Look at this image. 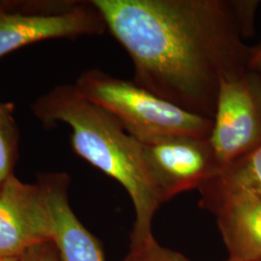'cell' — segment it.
<instances>
[{"instance_id": "cell-3", "label": "cell", "mask_w": 261, "mask_h": 261, "mask_svg": "<svg viewBox=\"0 0 261 261\" xmlns=\"http://www.w3.org/2000/svg\"><path fill=\"white\" fill-rule=\"evenodd\" d=\"M76 90L121 123L140 143L174 137L209 139L213 120L187 112L135 84L92 69L80 75Z\"/></svg>"}, {"instance_id": "cell-7", "label": "cell", "mask_w": 261, "mask_h": 261, "mask_svg": "<svg viewBox=\"0 0 261 261\" xmlns=\"http://www.w3.org/2000/svg\"><path fill=\"white\" fill-rule=\"evenodd\" d=\"M141 144L165 202L181 193L198 190L222 171L209 139L174 137Z\"/></svg>"}, {"instance_id": "cell-13", "label": "cell", "mask_w": 261, "mask_h": 261, "mask_svg": "<svg viewBox=\"0 0 261 261\" xmlns=\"http://www.w3.org/2000/svg\"><path fill=\"white\" fill-rule=\"evenodd\" d=\"M19 261H59V256L56 245L53 241H48L29 249Z\"/></svg>"}, {"instance_id": "cell-9", "label": "cell", "mask_w": 261, "mask_h": 261, "mask_svg": "<svg viewBox=\"0 0 261 261\" xmlns=\"http://www.w3.org/2000/svg\"><path fill=\"white\" fill-rule=\"evenodd\" d=\"M70 179L65 173L39 176L59 261H105L99 241L75 216L69 202Z\"/></svg>"}, {"instance_id": "cell-4", "label": "cell", "mask_w": 261, "mask_h": 261, "mask_svg": "<svg viewBox=\"0 0 261 261\" xmlns=\"http://www.w3.org/2000/svg\"><path fill=\"white\" fill-rule=\"evenodd\" d=\"M106 30L92 1H0V58L43 40L102 35Z\"/></svg>"}, {"instance_id": "cell-5", "label": "cell", "mask_w": 261, "mask_h": 261, "mask_svg": "<svg viewBox=\"0 0 261 261\" xmlns=\"http://www.w3.org/2000/svg\"><path fill=\"white\" fill-rule=\"evenodd\" d=\"M223 170L261 146V75L248 69L221 82L209 138Z\"/></svg>"}, {"instance_id": "cell-15", "label": "cell", "mask_w": 261, "mask_h": 261, "mask_svg": "<svg viewBox=\"0 0 261 261\" xmlns=\"http://www.w3.org/2000/svg\"><path fill=\"white\" fill-rule=\"evenodd\" d=\"M20 258H11V257H0V261H19Z\"/></svg>"}, {"instance_id": "cell-8", "label": "cell", "mask_w": 261, "mask_h": 261, "mask_svg": "<svg viewBox=\"0 0 261 261\" xmlns=\"http://www.w3.org/2000/svg\"><path fill=\"white\" fill-rule=\"evenodd\" d=\"M48 241L51 226L42 187L13 174L0 189V257L20 258Z\"/></svg>"}, {"instance_id": "cell-14", "label": "cell", "mask_w": 261, "mask_h": 261, "mask_svg": "<svg viewBox=\"0 0 261 261\" xmlns=\"http://www.w3.org/2000/svg\"><path fill=\"white\" fill-rule=\"evenodd\" d=\"M248 68L261 75V43L255 47H252Z\"/></svg>"}, {"instance_id": "cell-10", "label": "cell", "mask_w": 261, "mask_h": 261, "mask_svg": "<svg viewBox=\"0 0 261 261\" xmlns=\"http://www.w3.org/2000/svg\"><path fill=\"white\" fill-rule=\"evenodd\" d=\"M12 103L0 101V189L14 174L17 161L19 133Z\"/></svg>"}, {"instance_id": "cell-11", "label": "cell", "mask_w": 261, "mask_h": 261, "mask_svg": "<svg viewBox=\"0 0 261 261\" xmlns=\"http://www.w3.org/2000/svg\"><path fill=\"white\" fill-rule=\"evenodd\" d=\"M122 261H192L179 252L162 247L154 236L135 240L130 239V251ZM226 261L236 260L229 258ZM261 261V260H254Z\"/></svg>"}, {"instance_id": "cell-12", "label": "cell", "mask_w": 261, "mask_h": 261, "mask_svg": "<svg viewBox=\"0 0 261 261\" xmlns=\"http://www.w3.org/2000/svg\"><path fill=\"white\" fill-rule=\"evenodd\" d=\"M231 173L261 196V146L228 168Z\"/></svg>"}, {"instance_id": "cell-2", "label": "cell", "mask_w": 261, "mask_h": 261, "mask_svg": "<svg viewBox=\"0 0 261 261\" xmlns=\"http://www.w3.org/2000/svg\"><path fill=\"white\" fill-rule=\"evenodd\" d=\"M31 110L45 126L67 124L72 130L71 143L75 153L128 192L136 214L130 239L152 236L153 218L165 199L140 141L112 113L84 97L75 85L51 89L38 98Z\"/></svg>"}, {"instance_id": "cell-1", "label": "cell", "mask_w": 261, "mask_h": 261, "mask_svg": "<svg viewBox=\"0 0 261 261\" xmlns=\"http://www.w3.org/2000/svg\"><path fill=\"white\" fill-rule=\"evenodd\" d=\"M134 65L133 82L214 119L221 82L248 70L255 0H91Z\"/></svg>"}, {"instance_id": "cell-6", "label": "cell", "mask_w": 261, "mask_h": 261, "mask_svg": "<svg viewBox=\"0 0 261 261\" xmlns=\"http://www.w3.org/2000/svg\"><path fill=\"white\" fill-rule=\"evenodd\" d=\"M198 191L199 205L216 217L229 258L261 260V196L227 169Z\"/></svg>"}]
</instances>
